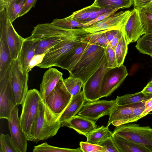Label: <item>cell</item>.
Listing matches in <instances>:
<instances>
[{
  "label": "cell",
  "instance_id": "6da1fadb",
  "mask_svg": "<svg viewBox=\"0 0 152 152\" xmlns=\"http://www.w3.org/2000/svg\"><path fill=\"white\" fill-rule=\"evenodd\" d=\"M83 28H65L51 23L39 24L34 26L31 39L37 42L36 55L45 54L50 48L65 40L89 33Z\"/></svg>",
  "mask_w": 152,
  "mask_h": 152
},
{
  "label": "cell",
  "instance_id": "7a4b0ae2",
  "mask_svg": "<svg viewBox=\"0 0 152 152\" xmlns=\"http://www.w3.org/2000/svg\"><path fill=\"white\" fill-rule=\"evenodd\" d=\"M60 117L53 113L42 99L28 140L37 143L56 135L61 127Z\"/></svg>",
  "mask_w": 152,
  "mask_h": 152
},
{
  "label": "cell",
  "instance_id": "3957f363",
  "mask_svg": "<svg viewBox=\"0 0 152 152\" xmlns=\"http://www.w3.org/2000/svg\"><path fill=\"white\" fill-rule=\"evenodd\" d=\"M105 56L104 48L89 43L69 75L80 79L84 84L99 68Z\"/></svg>",
  "mask_w": 152,
  "mask_h": 152
},
{
  "label": "cell",
  "instance_id": "277c9868",
  "mask_svg": "<svg viewBox=\"0 0 152 152\" xmlns=\"http://www.w3.org/2000/svg\"><path fill=\"white\" fill-rule=\"evenodd\" d=\"M113 134L142 146L152 152V129L149 126L127 123L116 126Z\"/></svg>",
  "mask_w": 152,
  "mask_h": 152
},
{
  "label": "cell",
  "instance_id": "5b68a950",
  "mask_svg": "<svg viewBox=\"0 0 152 152\" xmlns=\"http://www.w3.org/2000/svg\"><path fill=\"white\" fill-rule=\"evenodd\" d=\"M42 99L39 91L35 89L28 90L22 103V110L20 118L21 127L27 138L30 135L38 112L40 101Z\"/></svg>",
  "mask_w": 152,
  "mask_h": 152
},
{
  "label": "cell",
  "instance_id": "8992f818",
  "mask_svg": "<svg viewBox=\"0 0 152 152\" xmlns=\"http://www.w3.org/2000/svg\"><path fill=\"white\" fill-rule=\"evenodd\" d=\"M91 34L68 39L58 43L46 52L42 62L36 66L44 69L55 66L62 56L88 39Z\"/></svg>",
  "mask_w": 152,
  "mask_h": 152
},
{
  "label": "cell",
  "instance_id": "52a82bcc",
  "mask_svg": "<svg viewBox=\"0 0 152 152\" xmlns=\"http://www.w3.org/2000/svg\"><path fill=\"white\" fill-rule=\"evenodd\" d=\"M72 97L61 78L44 101L46 105L55 115L60 116Z\"/></svg>",
  "mask_w": 152,
  "mask_h": 152
},
{
  "label": "cell",
  "instance_id": "ba28073f",
  "mask_svg": "<svg viewBox=\"0 0 152 152\" xmlns=\"http://www.w3.org/2000/svg\"><path fill=\"white\" fill-rule=\"evenodd\" d=\"M11 83L17 105L21 104L28 90V72L24 69L18 58L13 61L10 67Z\"/></svg>",
  "mask_w": 152,
  "mask_h": 152
},
{
  "label": "cell",
  "instance_id": "9c48e42d",
  "mask_svg": "<svg viewBox=\"0 0 152 152\" xmlns=\"http://www.w3.org/2000/svg\"><path fill=\"white\" fill-rule=\"evenodd\" d=\"M17 105L11 85L10 67L4 78L0 80V118L7 120Z\"/></svg>",
  "mask_w": 152,
  "mask_h": 152
},
{
  "label": "cell",
  "instance_id": "30bf717a",
  "mask_svg": "<svg viewBox=\"0 0 152 152\" xmlns=\"http://www.w3.org/2000/svg\"><path fill=\"white\" fill-rule=\"evenodd\" d=\"M110 69L108 67L105 56L99 68L83 84V91L86 101L93 102L101 98L100 89L102 79L105 73Z\"/></svg>",
  "mask_w": 152,
  "mask_h": 152
},
{
  "label": "cell",
  "instance_id": "8fae6325",
  "mask_svg": "<svg viewBox=\"0 0 152 152\" xmlns=\"http://www.w3.org/2000/svg\"><path fill=\"white\" fill-rule=\"evenodd\" d=\"M128 75L126 67L123 64L107 70L104 76L101 84V98L110 95L120 86Z\"/></svg>",
  "mask_w": 152,
  "mask_h": 152
},
{
  "label": "cell",
  "instance_id": "7c38bea8",
  "mask_svg": "<svg viewBox=\"0 0 152 152\" xmlns=\"http://www.w3.org/2000/svg\"><path fill=\"white\" fill-rule=\"evenodd\" d=\"M116 105L115 100H101L84 104L78 115L95 121L105 115H109Z\"/></svg>",
  "mask_w": 152,
  "mask_h": 152
},
{
  "label": "cell",
  "instance_id": "4fadbf2b",
  "mask_svg": "<svg viewBox=\"0 0 152 152\" xmlns=\"http://www.w3.org/2000/svg\"><path fill=\"white\" fill-rule=\"evenodd\" d=\"M8 18L5 11L0 12V80L5 76L13 61L7 41Z\"/></svg>",
  "mask_w": 152,
  "mask_h": 152
},
{
  "label": "cell",
  "instance_id": "5bb4252c",
  "mask_svg": "<svg viewBox=\"0 0 152 152\" xmlns=\"http://www.w3.org/2000/svg\"><path fill=\"white\" fill-rule=\"evenodd\" d=\"M132 10L115 12L100 21L83 28L90 33L113 29L122 30Z\"/></svg>",
  "mask_w": 152,
  "mask_h": 152
},
{
  "label": "cell",
  "instance_id": "9a60e30c",
  "mask_svg": "<svg viewBox=\"0 0 152 152\" xmlns=\"http://www.w3.org/2000/svg\"><path fill=\"white\" fill-rule=\"evenodd\" d=\"M18 111L17 105L7 120L9 128L12 141L18 152H26L27 151V138L21 127Z\"/></svg>",
  "mask_w": 152,
  "mask_h": 152
},
{
  "label": "cell",
  "instance_id": "2e32d148",
  "mask_svg": "<svg viewBox=\"0 0 152 152\" xmlns=\"http://www.w3.org/2000/svg\"><path fill=\"white\" fill-rule=\"evenodd\" d=\"M122 31L128 45L136 42L141 36L145 34L138 10L134 8L132 10Z\"/></svg>",
  "mask_w": 152,
  "mask_h": 152
},
{
  "label": "cell",
  "instance_id": "e0dca14e",
  "mask_svg": "<svg viewBox=\"0 0 152 152\" xmlns=\"http://www.w3.org/2000/svg\"><path fill=\"white\" fill-rule=\"evenodd\" d=\"M88 39L62 56L55 66L66 69L70 72L78 62L88 45Z\"/></svg>",
  "mask_w": 152,
  "mask_h": 152
},
{
  "label": "cell",
  "instance_id": "ac0fdd59",
  "mask_svg": "<svg viewBox=\"0 0 152 152\" xmlns=\"http://www.w3.org/2000/svg\"><path fill=\"white\" fill-rule=\"evenodd\" d=\"M63 78V73L55 68H49L44 73L40 85L39 93L44 101Z\"/></svg>",
  "mask_w": 152,
  "mask_h": 152
},
{
  "label": "cell",
  "instance_id": "d6986e66",
  "mask_svg": "<svg viewBox=\"0 0 152 152\" xmlns=\"http://www.w3.org/2000/svg\"><path fill=\"white\" fill-rule=\"evenodd\" d=\"M12 23L9 19L7 25L6 36L11 57L13 60L18 58L25 38L18 34Z\"/></svg>",
  "mask_w": 152,
  "mask_h": 152
},
{
  "label": "cell",
  "instance_id": "ffe728a7",
  "mask_svg": "<svg viewBox=\"0 0 152 152\" xmlns=\"http://www.w3.org/2000/svg\"><path fill=\"white\" fill-rule=\"evenodd\" d=\"M64 126L72 129L86 137L97 128L94 121L78 115L71 118Z\"/></svg>",
  "mask_w": 152,
  "mask_h": 152
},
{
  "label": "cell",
  "instance_id": "44dd1931",
  "mask_svg": "<svg viewBox=\"0 0 152 152\" xmlns=\"http://www.w3.org/2000/svg\"><path fill=\"white\" fill-rule=\"evenodd\" d=\"M37 42L29 37L25 38L18 58L23 68L28 72L30 62L36 55Z\"/></svg>",
  "mask_w": 152,
  "mask_h": 152
},
{
  "label": "cell",
  "instance_id": "7402d4cb",
  "mask_svg": "<svg viewBox=\"0 0 152 152\" xmlns=\"http://www.w3.org/2000/svg\"><path fill=\"white\" fill-rule=\"evenodd\" d=\"M85 101L83 91L72 97L70 102L59 118L61 127L64 126L71 118L78 113Z\"/></svg>",
  "mask_w": 152,
  "mask_h": 152
},
{
  "label": "cell",
  "instance_id": "603a6c76",
  "mask_svg": "<svg viewBox=\"0 0 152 152\" xmlns=\"http://www.w3.org/2000/svg\"><path fill=\"white\" fill-rule=\"evenodd\" d=\"M145 101L131 104L116 105L109 115L106 126L108 127L111 124L115 126L118 121L132 113L135 108L143 104Z\"/></svg>",
  "mask_w": 152,
  "mask_h": 152
},
{
  "label": "cell",
  "instance_id": "cb8c5ba5",
  "mask_svg": "<svg viewBox=\"0 0 152 152\" xmlns=\"http://www.w3.org/2000/svg\"><path fill=\"white\" fill-rule=\"evenodd\" d=\"M112 138L119 152H150L146 148L113 134Z\"/></svg>",
  "mask_w": 152,
  "mask_h": 152
},
{
  "label": "cell",
  "instance_id": "d4e9b609",
  "mask_svg": "<svg viewBox=\"0 0 152 152\" xmlns=\"http://www.w3.org/2000/svg\"><path fill=\"white\" fill-rule=\"evenodd\" d=\"M93 4L100 8L118 10L129 8L133 4V0H94Z\"/></svg>",
  "mask_w": 152,
  "mask_h": 152
},
{
  "label": "cell",
  "instance_id": "484cf974",
  "mask_svg": "<svg viewBox=\"0 0 152 152\" xmlns=\"http://www.w3.org/2000/svg\"><path fill=\"white\" fill-rule=\"evenodd\" d=\"M113 132L108 127L102 126L97 128L89 134L86 137V142L95 144L100 145L103 142L112 137Z\"/></svg>",
  "mask_w": 152,
  "mask_h": 152
},
{
  "label": "cell",
  "instance_id": "4316f807",
  "mask_svg": "<svg viewBox=\"0 0 152 152\" xmlns=\"http://www.w3.org/2000/svg\"><path fill=\"white\" fill-rule=\"evenodd\" d=\"M150 97L145 96L141 91L132 94L117 96L115 99L116 105H126L141 102L148 100Z\"/></svg>",
  "mask_w": 152,
  "mask_h": 152
},
{
  "label": "cell",
  "instance_id": "83f0119b",
  "mask_svg": "<svg viewBox=\"0 0 152 152\" xmlns=\"http://www.w3.org/2000/svg\"><path fill=\"white\" fill-rule=\"evenodd\" d=\"M26 0H12L8 2L5 8L8 18L12 23L20 15Z\"/></svg>",
  "mask_w": 152,
  "mask_h": 152
},
{
  "label": "cell",
  "instance_id": "f1b7e54d",
  "mask_svg": "<svg viewBox=\"0 0 152 152\" xmlns=\"http://www.w3.org/2000/svg\"><path fill=\"white\" fill-rule=\"evenodd\" d=\"M139 11L145 34L152 33V1Z\"/></svg>",
  "mask_w": 152,
  "mask_h": 152
},
{
  "label": "cell",
  "instance_id": "f546056e",
  "mask_svg": "<svg viewBox=\"0 0 152 152\" xmlns=\"http://www.w3.org/2000/svg\"><path fill=\"white\" fill-rule=\"evenodd\" d=\"M99 7L93 4L90 6L73 12L69 16L73 19L78 22L86 23L94 11Z\"/></svg>",
  "mask_w": 152,
  "mask_h": 152
},
{
  "label": "cell",
  "instance_id": "4dcf8cb0",
  "mask_svg": "<svg viewBox=\"0 0 152 152\" xmlns=\"http://www.w3.org/2000/svg\"><path fill=\"white\" fill-rule=\"evenodd\" d=\"M140 52L150 56L152 54V33L145 34L137 41L135 46Z\"/></svg>",
  "mask_w": 152,
  "mask_h": 152
},
{
  "label": "cell",
  "instance_id": "1f68e13d",
  "mask_svg": "<svg viewBox=\"0 0 152 152\" xmlns=\"http://www.w3.org/2000/svg\"><path fill=\"white\" fill-rule=\"evenodd\" d=\"M64 82L67 89L72 97L81 92L83 83L80 79L69 75L68 77L64 79Z\"/></svg>",
  "mask_w": 152,
  "mask_h": 152
},
{
  "label": "cell",
  "instance_id": "d6a6232c",
  "mask_svg": "<svg viewBox=\"0 0 152 152\" xmlns=\"http://www.w3.org/2000/svg\"><path fill=\"white\" fill-rule=\"evenodd\" d=\"M51 23L61 27L69 29L84 28L85 24L73 19L69 16L62 19L56 18Z\"/></svg>",
  "mask_w": 152,
  "mask_h": 152
},
{
  "label": "cell",
  "instance_id": "836d02e7",
  "mask_svg": "<svg viewBox=\"0 0 152 152\" xmlns=\"http://www.w3.org/2000/svg\"><path fill=\"white\" fill-rule=\"evenodd\" d=\"M34 152H81L80 148L76 149L64 148L50 145L46 142L34 146Z\"/></svg>",
  "mask_w": 152,
  "mask_h": 152
},
{
  "label": "cell",
  "instance_id": "e575fe53",
  "mask_svg": "<svg viewBox=\"0 0 152 152\" xmlns=\"http://www.w3.org/2000/svg\"><path fill=\"white\" fill-rule=\"evenodd\" d=\"M127 46L123 34L114 50L117 66L123 64L127 52Z\"/></svg>",
  "mask_w": 152,
  "mask_h": 152
},
{
  "label": "cell",
  "instance_id": "d590c367",
  "mask_svg": "<svg viewBox=\"0 0 152 152\" xmlns=\"http://www.w3.org/2000/svg\"><path fill=\"white\" fill-rule=\"evenodd\" d=\"M106 30L91 33L88 38V43L106 48L109 44L105 34Z\"/></svg>",
  "mask_w": 152,
  "mask_h": 152
},
{
  "label": "cell",
  "instance_id": "8d00e7d4",
  "mask_svg": "<svg viewBox=\"0 0 152 152\" xmlns=\"http://www.w3.org/2000/svg\"><path fill=\"white\" fill-rule=\"evenodd\" d=\"M0 152H18L8 134H0Z\"/></svg>",
  "mask_w": 152,
  "mask_h": 152
},
{
  "label": "cell",
  "instance_id": "74e56055",
  "mask_svg": "<svg viewBox=\"0 0 152 152\" xmlns=\"http://www.w3.org/2000/svg\"><path fill=\"white\" fill-rule=\"evenodd\" d=\"M145 103L135 108L130 114L118 121L115 125L117 126L127 123L137 121L140 119V115L145 109Z\"/></svg>",
  "mask_w": 152,
  "mask_h": 152
},
{
  "label": "cell",
  "instance_id": "f35d334b",
  "mask_svg": "<svg viewBox=\"0 0 152 152\" xmlns=\"http://www.w3.org/2000/svg\"><path fill=\"white\" fill-rule=\"evenodd\" d=\"M105 56L107 59V66L109 68H112L117 66L116 56L114 50L108 44L105 48Z\"/></svg>",
  "mask_w": 152,
  "mask_h": 152
},
{
  "label": "cell",
  "instance_id": "ab89813d",
  "mask_svg": "<svg viewBox=\"0 0 152 152\" xmlns=\"http://www.w3.org/2000/svg\"><path fill=\"white\" fill-rule=\"evenodd\" d=\"M80 145L82 152H104V148L99 145L81 141L80 142Z\"/></svg>",
  "mask_w": 152,
  "mask_h": 152
},
{
  "label": "cell",
  "instance_id": "60d3db41",
  "mask_svg": "<svg viewBox=\"0 0 152 152\" xmlns=\"http://www.w3.org/2000/svg\"><path fill=\"white\" fill-rule=\"evenodd\" d=\"M99 145L103 147L104 152H119L112 137L103 142Z\"/></svg>",
  "mask_w": 152,
  "mask_h": 152
},
{
  "label": "cell",
  "instance_id": "b9f144b4",
  "mask_svg": "<svg viewBox=\"0 0 152 152\" xmlns=\"http://www.w3.org/2000/svg\"><path fill=\"white\" fill-rule=\"evenodd\" d=\"M118 10H112L110 11L107 12L99 15L94 19L89 22L85 23L84 24V28L88 26L95 23L105 19L115 12Z\"/></svg>",
  "mask_w": 152,
  "mask_h": 152
},
{
  "label": "cell",
  "instance_id": "7bdbcfd3",
  "mask_svg": "<svg viewBox=\"0 0 152 152\" xmlns=\"http://www.w3.org/2000/svg\"><path fill=\"white\" fill-rule=\"evenodd\" d=\"M37 0H26L19 17L28 13L35 5Z\"/></svg>",
  "mask_w": 152,
  "mask_h": 152
},
{
  "label": "cell",
  "instance_id": "ee69618b",
  "mask_svg": "<svg viewBox=\"0 0 152 152\" xmlns=\"http://www.w3.org/2000/svg\"><path fill=\"white\" fill-rule=\"evenodd\" d=\"M134 8L139 10L149 4L152 0H133Z\"/></svg>",
  "mask_w": 152,
  "mask_h": 152
},
{
  "label": "cell",
  "instance_id": "f6af8a7d",
  "mask_svg": "<svg viewBox=\"0 0 152 152\" xmlns=\"http://www.w3.org/2000/svg\"><path fill=\"white\" fill-rule=\"evenodd\" d=\"M144 107L145 108L140 115V118L145 116L152 111V97L145 102Z\"/></svg>",
  "mask_w": 152,
  "mask_h": 152
},
{
  "label": "cell",
  "instance_id": "bcb514c9",
  "mask_svg": "<svg viewBox=\"0 0 152 152\" xmlns=\"http://www.w3.org/2000/svg\"><path fill=\"white\" fill-rule=\"evenodd\" d=\"M45 54L35 55L34 56L30 62L28 69V72L31 70L34 67L37 66L42 62Z\"/></svg>",
  "mask_w": 152,
  "mask_h": 152
},
{
  "label": "cell",
  "instance_id": "7dc6e473",
  "mask_svg": "<svg viewBox=\"0 0 152 152\" xmlns=\"http://www.w3.org/2000/svg\"><path fill=\"white\" fill-rule=\"evenodd\" d=\"M120 30H121L113 29L106 31L105 34L109 44L116 35Z\"/></svg>",
  "mask_w": 152,
  "mask_h": 152
},
{
  "label": "cell",
  "instance_id": "c3c4849f",
  "mask_svg": "<svg viewBox=\"0 0 152 152\" xmlns=\"http://www.w3.org/2000/svg\"><path fill=\"white\" fill-rule=\"evenodd\" d=\"M123 34L122 31L120 30L111 42L109 43V44L114 50H115Z\"/></svg>",
  "mask_w": 152,
  "mask_h": 152
},
{
  "label": "cell",
  "instance_id": "681fc988",
  "mask_svg": "<svg viewBox=\"0 0 152 152\" xmlns=\"http://www.w3.org/2000/svg\"><path fill=\"white\" fill-rule=\"evenodd\" d=\"M141 91L145 96L152 97V80L147 84Z\"/></svg>",
  "mask_w": 152,
  "mask_h": 152
},
{
  "label": "cell",
  "instance_id": "f907efd6",
  "mask_svg": "<svg viewBox=\"0 0 152 152\" xmlns=\"http://www.w3.org/2000/svg\"><path fill=\"white\" fill-rule=\"evenodd\" d=\"M12 0H7V1H8V3L9 2H10V1Z\"/></svg>",
  "mask_w": 152,
  "mask_h": 152
},
{
  "label": "cell",
  "instance_id": "816d5d0a",
  "mask_svg": "<svg viewBox=\"0 0 152 152\" xmlns=\"http://www.w3.org/2000/svg\"><path fill=\"white\" fill-rule=\"evenodd\" d=\"M150 56H151L152 57V54L151 55H150Z\"/></svg>",
  "mask_w": 152,
  "mask_h": 152
}]
</instances>
